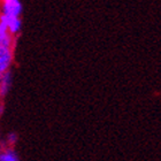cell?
Returning a JSON list of instances; mask_svg holds the SVG:
<instances>
[{"instance_id":"obj_2","label":"cell","mask_w":161,"mask_h":161,"mask_svg":"<svg viewBox=\"0 0 161 161\" xmlns=\"http://www.w3.org/2000/svg\"><path fill=\"white\" fill-rule=\"evenodd\" d=\"M13 61V51L12 47L0 46V75L8 71Z\"/></svg>"},{"instance_id":"obj_9","label":"cell","mask_w":161,"mask_h":161,"mask_svg":"<svg viewBox=\"0 0 161 161\" xmlns=\"http://www.w3.org/2000/svg\"><path fill=\"white\" fill-rule=\"evenodd\" d=\"M3 105H0V115L3 114Z\"/></svg>"},{"instance_id":"obj_6","label":"cell","mask_w":161,"mask_h":161,"mask_svg":"<svg viewBox=\"0 0 161 161\" xmlns=\"http://www.w3.org/2000/svg\"><path fill=\"white\" fill-rule=\"evenodd\" d=\"M13 45V36L9 34L3 35V37H0V46L3 47H12Z\"/></svg>"},{"instance_id":"obj_7","label":"cell","mask_w":161,"mask_h":161,"mask_svg":"<svg viewBox=\"0 0 161 161\" xmlns=\"http://www.w3.org/2000/svg\"><path fill=\"white\" fill-rule=\"evenodd\" d=\"M6 34H8L6 22H5V19H3V15H0V37H3V35Z\"/></svg>"},{"instance_id":"obj_3","label":"cell","mask_w":161,"mask_h":161,"mask_svg":"<svg viewBox=\"0 0 161 161\" xmlns=\"http://www.w3.org/2000/svg\"><path fill=\"white\" fill-rule=\"evenodd\" d=\"M3 16L5 19V22H6L8 34L10 36L19 34L21 30V25H22V21L20 20V17H9V16H5V15H3Z\"/></svg>"},{"instance_id":"obj_5","label":"cell","mask_w":161,"mask_h":161,"mask_svg":"<svg viewBox=\"0 0 161 161\" xmlns=\"http://www.w3.org/2000/svg\"><path fill=\"white\" fill-rule=\"evenodd\" d=\"M0 161H19V158L12 148H8L0 153Z\"/></svg>"},{"instance_id":"obj_8","label":"cell","mask_w":161,"mask_h":161,"mask_svg":"<svg viewBox=\"0 0 161 161\" xmlns=\"http://www.w3.org/2000/svg\"><path fill=\"white\" fill-rule=\"evenodd\" d=\"M17 142V135L15 132H10L8 136H7V143L9 145H14Z\"/></svg>"},{"instance_id":"obj_4","label":"cell","mask_w":161,"mask_h":161,"mask_svg":"<svg viewBox=\"0 0 161 161\" xmlns=\"http://www.w3.org/2000/svg\"><path fill=\"white\" fill-rule=\"evenodd\" d=\"M10 85H12V74L8 70L3 75H0V96L1 97L6 96L10 89Z\"/></svg>"},{"instance_id":"obj_1","label":"cell","mask_w":161,"mask_h":161,"mask_svg":"<svg viewBox=\"0 0 161 161\" xmlns=\"http://www.w3.org/2000/svg\"><path fill=\"white\" fill-rule=\"evenodd\" d=\"M22 3L20 0H3V15L9 17H20Z\"/></svg>"}]
</instances>
